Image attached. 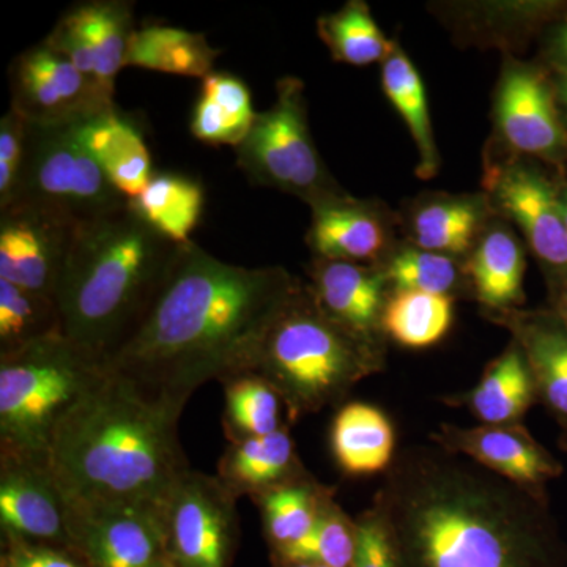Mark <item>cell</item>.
<instances>
[{"instance_id": "8d00e7d4", "label": "cell", "mask_w": 567, "mask_h": 567, "mask_svg": "<svg viewBox=\"0 0 567 567\" xmlns=\"http://www.w3.org/2000/svg\"><path fill=\"white\" fill-rule=\"evenodd\" d=\"M377 267L385 276L391 292L412 290L453 297L454 290L461 286L462 270L454 257L425 251L416 246L399 249Z\"/></svg>"}, {"instance_id": "f6af8a7d", "label": "cell", "mask_w": 567, "mask_h": 567, "mask_svg": "<svg viewBox=\"0 0 567 567\" xmlns=\"http://www.w3.org/2000/svg\"><path fill=\"white\" fill-rule=\"evenodd\" d=\"M561 100L565 103L567 110V84L566 82H561Z\"/></svg>"}, {"instance_id": "ee69618b", "label": "cell", "mask_w": 567, "mask_h": 567, "mask_svg": "<svg viewBox=\"0 0 567 567\" xmlns=\"http://www.w3.org/2000/svg\"><path fill=\"white\" fill-rule=\"evenodd\" d=\"M559 199H561L563 213H565L566 226H567V185L559 188Z\"/></svg>"}, {"instance_id": "d6a6232c", "label": "cell", "mask_w": 567, "mask_h": 567, "mask_svg": "<svg viewBox=\"0 0 567 567\" xmlns=\"http://www.w3.org/2000/svg\"><path fill=\"white\" fill-rule=\"evenodd\" d=\"M317 32L336 62L354 66L385 62L398 44L386 39L363 0H350L334 13L320 17Z\"/></svg>"}, {"instance_id": "4fadbf2b", "label": "cell", "mask_w": 567, "mask_h": 567, "mask_svg": "<svg viewBox=\"0 0 567 567\" xmlns=\"http://www.w3.org/2000/svg\"><path fill=\"white\" fill-rule=\"evenodd\" d=\"M429 440L537 495H547V484L565 472L561 462L537 442L524 423L473 427L445 423Z\"/></svg>"}, {"instance_id": "8fae6325", "label": "cell", "mask_w": 567, "mask_h": 567, "mask_svg": "<svg viewBox=\"0 0 567 567\" xmlns=\"http://www.w3.org/2000/svg\"><path fill=\"white\" fill-rule=\"evenodd\" d=\"M0 533L71 547V509L48 456L0 451Z\"/></svg>"}, {"instance_id": "484cf974", "label": "cell", "mask_w": 567, "mask_h": 567, "mask_svg": "<svg viewBox=\"0 0 567 567\" xmlns=\"http://www.w3.org/2000/svg\"><path fill=\"white\" fill-rule=\"evenodd\" d=\"M488 199L468 196L436 197L413 213L410 237L416 248L458 256L480 240L487 221Z\"/></svg>"}, {"instance_id": "7402d4cb", "label": "cell", "mask_w": 567, "mask_h": 567, "mask_svg": "<svg viewBox=\"0 0 567 567\" xmlns=\"http://www.w3.org/2000/svg\"><path fill=\"white\" fill-rule=\"evenodd\" d=\"M447 404L464 405L481 424H520L537 402L535 379L517 342L488 363L480 382Z\"/></svg>"}, {"instance_id": "ffe728a7", "label": "cell", "mask_w": 567, "mask_h": 567, "mask_svg": "<svg viewBox=\"0 0 567 567\" xmlns=\"http://www.w3.org/2000/svg\"><path fill=\"white\" fill-rule=\"evenodd\" d=\"M74 132L125 199L141 196L153 175L152 158L144 136L133 121L115 106L74 126Z\"/></svg>"}, {"instance_id": "4dcf8cb0", "label": "cell", "mask_w": 567, "mask_h": 567, "mask_svg": "<svg viewBox=\"0 0 567 567\" xmlns=\"http://www.w3.org/2000/svg\"><path fill=\"white\" fill-rule=\"evenodd\" d=\"M382 85L386 99L404 118L406 128L415 141L420 164L416 173L421 178H432L439 173V151L429 115L424 82L416 66L395 44L390 58L382 63Z\"/></svg>"}, {"instance_id": "6da1fadb", "label": "cell", "mask_w": 567, "mask_h": 567, "mask_svg": "<svg viewBox=\"0 0 567 567\" xmlns=\"http://www.w3.org/2000/svg\"><path fill=\"white\" fill-rule=\"evenodd\" d=\"M300 281L282 267H240L182 245L151 312L106 365L182 415L204 383L249 372Z\"/></svg>"}, {"instance_id": "bcb514c9", "label": "cell", "mask_w": 567, "mask_h": 567, "mask_svg": "<svg viewBox=\"0 0 567 567\" xmlns=\"http://www.w3.org/2000/svg\"><path fill=\"white\" fill-rule=\"evenodd\" d=\"M563 82H566V84H567V76L565 78V80H563Z\"/></svg>"}, {"instance_id": "d590c367", "label": "cell", "mask_w": 567, "mask_h": 567, "mask_svg": "<svg viewBox=\"0 0 567 567\" xmlns=\"http://www.w3.org/2000/svg\"><path fill=\"white\" fill-rule=\"evenodd\" d=\"M357 522L338 505L334 494L324 499L315 528L300 543L270 554V559L315 561L328 567H352L357 555Z\"/></svg>"}, {"instance_id": "277c9868", "label": "cell", "mask_w": 567, "mask_h": 567, "mask_svg": "<svg viewBox=\"0 0 567 567\" xmlns=\"http://www.w3.org/2000/svg\"><path fill=\"white\" fill-rule=\"evenodd\" d=\"M181 246L130 203L78 227L55 293L63 334L106 363L151 312Z\"/></svg>"}, {"instance_id": "836d02e7", "label": "cell", "mask_w": 567, "mask_h": 567, "mask_svg": "<svg viewBox=\"0 0 567 567\" xmlns=\"http://www.w3.org/2000/svg\"><path fill=\"white\" fill-rule=\"evenodd\" d=\"M224 385V432L230 443L271 434L282 427L279 394L262 377L245 372Z\"/></svg>"}, {"instance_id": "d4e9b609", "label": "cell", "mask_w": 567, "mask_h": 567, "mask_svg": "<svg viewBox=\"0 0 567 567\" xmlns=\"http://www.w3.org/2000/svg\"><path fill=\"white\" fill-rule=\"evenodd\" d=\"M221 51L208 43L204 33L173 25L152 24L136 29L126 52V66H136L177 76L205 80L213 73Z\"/></svg>"}, {"instance_id": "83f0119b", "label": "cell", "mask_w": 567, "mask_h": 567, "mask_svg": "<svg viewBox=\"0 0 567 567\" xmlns=\"http://www.w3.org/2000/svg\"><path fill=\"white\" fill-rule=\"evenodd\" d=\"M333 494V488L324 487L311 473H306L252 498L262 517L270 554L293 546L308 536L315 528L324 499Z\"/></svg>"}, {"instance_id": "44dd1931", "label": "cell", "mask_w": 567, "mask_h": 567, "mask_svg": "<svg viewBox=\"0 0 567 567\" xmlns=\"http://www.w3.org/2000/svg\"><path fill=\"white\" fill-rule=\"evenodd\" d=\"M306 473L309 472L298 457L289 427L282 425L271 434L230 443L219 458L216 476L237 498H256Z\"/></svg>"}, {"instance_id": "603a6c76", "label": "cell", "mask_w": 567, "mask_h": 567, "mask_svg": "<svg viewBox=\"0 0 567 567\" xmlns=\"http://www.w3.org/2000/svg\"><path fill=\"white\" fill-rule=\"evenodd\" d=\"M331 450L342 472L369 476L386 472L395 457V435L390 417L371 404L349 402L336 413Z\"/></svg>"}, {"instance_id": "74e56055", "label": "cell", "mask_w": 567, "mask_h": 567, "mask_svg": "<svg viewBox=\"0 0 567 567\" xmlns=\"http://www.w3.org/2000/svg\"><path fill=\"white\" fill-rule=\"evenodd\" d=\"M354 522L358 546L352 567H401L385 517L374 502Z\"/></svg>"}, {"instance_id": "5bb4252c", "label": "cell", "mask_w": 567, "mask_h": 567, "mask_svg": "<svg viewBox=\"0 0 567 567\" xmlns=\"http://www.w3.org/2000/svg\"><path fill=\"white\" fill-rule=\"evenodd\" d=\"M76 227L33 208L0 210V279L54 298Z\"/></svg>"}, {"instance_id": "2e32d148", "label": "cell", "mask_w": 567, "mask_h": 567, "mask_svg": "<svg viewBox=\"0 0 567 567\" xmlns=\"http://www.w3.org/2000/svg\"><path fill=\"white\" fill-rule=\"evenodd\" d=\"M495 114L499 134L514 151L546 159L565 155L567 134L539 71L507 63L496 92Z\"/></svg>"}, {"instance_id": "e575fe53", "label": "cell", "mask_w": 567, "mask_h": 567, "mask_svg": "<svg viewBox=\"0 0 567 567\" xmlns=\"http://www.w3.org/2000/svg\"><path fill=\"white\" fill-rule=\"evenodd\" d=\"M61 333V309L54 298L0 279V354Z\"/></svg>"}, {"instance_id": "9a60e30c", "label": "cell", "mask_w": 567, "mask_h": 567, "mask_svg": "<svg viewBox=\"0 0 567 567\" xmlns=\"http://www.w3.org/2000/svg\"><path fill=\"white\" fill-rule=\"evenodd\" d=\"M71 547L87 567H174L162 517L148 511H71Z\"/></svg>"}, {"instance_id": "30bf717a", "label": "cell", "mask_w": 567, "mask_h": 567, "mask_svg": "<svg viewBox=\"0 0 567 567\" xmlns=\"http://www.w3.org/2000/svg\"><path fill=\"white\" fill-rule=\"evenodd\" d=\"M10 110L39 126H76L114 110V95L89 80L61 52L33 44L9 66Z\"/></svg>"}, {"instance_id": "4316f807", "label": "cell", "mask_w": 567, "mask_h": 567, "mask_svg": "<svg viewBox=\"0 0 567 567\" xmlns=\"http://www.w3.org/2000/svg\"><path fill=\"white\" fill-rule=\"evenodd\" d=\"M256 114L248 85L234 74L213 71L203 80L192 133L204 144L235 148L248 136Z\"/></svg>"}, {"instance_id": "ab89813d", "label": "cell", "mask_w": 567, "mask_h": 567, "mask_svg": "<svg viewBox=\"0 0 567 567\" xmlns=\"http://www.w3.org/2000/svg\"><path fill=\"white\" fill-rule=\"evenodd\" d=\"M28 122L9 110L0 121V208L7 207L17 188L24 162Z\"/></svg>"}, {"instance_id": "d6986e66", "label": "cell", "mask_w": 567, "mask_h": 567, "mask_svg": "<svg viewBox=\"0 0 567 567\" xmlns=\"http://www.w3.org/2000/svg\"><path fill=\"white\" fill-rule=\"evenodd\" d=\"M309 287L324 311L353 331L385 342L382 317L388 301V284L377 265L312 259Z\"/></svg>"}, {"instance_id": "8992f818", "label": "cell", "mask_w": 567, "mask_h": 567, "mask_svg": "<svg viewBox=\"0 0 567 567\" xmlns=\"http://www.w3.org/2000/svg\"><path fill=\"white\" fill-rule=\"evenodd\" d=\"M104 371L63 333L0 354V451L48 456L55 427Z\"/></svg>"}, {"instance_id": "5b68a950", "label": "cell", "mask_w": 567, "mask_h": 567, "mask_svg": "<svg viewBox=\"0 0 567 567\" xmlns=\"http://www.w3.org/2000/svg\"><path fill=\"white\" fill-rule=\"evenodd\" d=\"M385 342L339 322L300 281L271 323L249 372L281 398L290 423L339 404L385 368Z\"/></svg>"}, {"instance_id": "e0dca14e", "label": "cell", "mask_w": 567, "mask_h": 567, "mask_svg": "<svg viewBox=\"0 0 567 567\" xmlns=\"http://www.w3.org/2000/svg\"><path fill=\"white\" fill-rule=\"evenodd\" d=\"M491 322L505 328L527 358L540 402L561 432L567 450V324L550 311L514 308L484 311Z\"/></svg>"}, {"instance_id": "f1b7e54d", "label": "cell", "mask_w": 567, "mask_h": 567, "mask_svg": "<svg viewBox=\"0 0 567 567\" xmlns=\"http://www.w3.org/2000/svg\"><path fill=\"white\" fill-rule=\"evenodd\" d=\"M204 188L199 182L175 173H153L151 182L130 205L142 221L175 245H186L200 221Z\"/></svg>"}, {"instance_id": "ba28073f", "label": "cell", "mask_w": 567, "mask_h": 567, "mask_svg": "<svg viewBox=\"0 0 567 567\" xmlns=\"http://www.w3.org/2000/svg\"><path fill=\"white\" fill-rule=\"evenodd\" d=\"M128 203L78 140L74 126L28 123L24 162L7 207L33 208L78 229Z\"/></svg>"}, {"instance_id": "ac0fdd59", "label": "cell", "mask_w": 567, "mask_h": 567, "mask_svg": "<svg viewBox=\"0 0 567 567\" xmlns=\"http://www.w3.org/2000/svg\"><path fill=\"white\" fill-rule=\"evenodd\" d=\"M306 241L316 259L380 265L385 260L390 230L374 204L344 194L311 207Z\"/></svg>"}, {"instance_id": "60d3db41", "label": "cell", "mask_w": 567, "mask_h": 567, "mask_svg": "<svg viewBox=\"0 0 567 567\" xmlns=\"http://www.w3.org/2000/svg\"><path fill=\"white\" fill-rule=\"evenodd\" d=\"M554 311L567 324V279L554 282Z\"/></svg>"}, {"instance_id": "cb8c5ba5", "label": "cell", "mask_w": 567, "mask_h": 567, "mask_svg": "<svg viewBox=\"0 0 567 567\" xmlns=\"http://www.w3.org/2000/svg\"><path fill=\"white\" fill-rule=\"evenodd\" d=\"M525 268L524 249L509 229L495 226L481 235L466 264L465 275L483 311H502L524 305Z\"/></svg>"}, {"instance_id": "b9f144b4", "label": "cell", "mask_w": 567, "mask_h": 567, "mask_svg": "<svg viewBox=\"0 0 567 567\" xmlns=\"http://www.w3.org/2000/svg\"><path fill=\"white\" fill-rule=\"evenodd\" d=\"M554 48L559 61L567 63V22L558 29L554 40Z\"/></svg>"}, {"instance_id": "7a4b0ae2", "label": "cell", "mask_w": 567, "mask_h": 567, "mask_svg": "<svg viewBox=\"0 0 567 567\" xmlns=\"http://www.w3.org/2000/svg\"><path fill=\"white\" fill-rule=\"evenodd\" d=\"M374 503L401 567H567L548 495L432 442L395 454Z\"/></svg>"}, {"instance_id": "7bdbcfd3", "label": "cell", "mask_w": 567, "mask_h": 567, "mask_svg": "<svg viewBox=\"0 0 567 567\" xmlns=\"http://www.w3.org/2000/svg\"><path fill=\"white\" fill-rule=\"evenodd\" d=\"M271 567H328L315 561H289V559H271Z\"/></svg>"}, {"instance_id": "7c38bea8", "label": "cell", "mask_w": 567, "mask_h": 567, "mask_svg": "<svg viewBox=\"0 0 567 567\" xmlns=\"http://www.w3.org/2000/svg\"><path fill=\"white\" fill-rule=\"evenodd\" d=\"M486 186L488 203L517 224L555 282L567 279V226L559 189L546 175L522 163L492 167Z\"/></svg>"}, {"instance_id": "f546056e", "label": "cell", "mask_w": 567, "mask_h": 567, "mask_svg": "<svg viewBox=\"0 0 567 567\" xmlns=\"http://www.w3.org/2000/svg\"><path fill=\"white\" fill-rule=\"evenodd\" d=\"M71 17L91 44L99 65V82L114 95L115 78L125 69L133 39L134 3L130 0H87L71 6Z\"/></svg>"}, {"instance_id": "1f68e13d", "label": "cell", "mask_w": 567, "mask_h": 567, "mask_svg": "<svg viewBox=\"0 0 567 567\" xmlns=\"http://www.w3.org/2000/svg\"><path fill=\"white\" fill-rule=\"evenodd\" d=\"M453 319V297L395 290L388 297L382 330L406 349H427L445 338Z\"/></svg>"}, {"instance_id": "f35d334b", "label": "cell", "mask_w": 567, "mask_h": 567, "mask_svg": "<svg viewBox=\"0 0 567 567\" xmlns=\"http://www.w3.org/2000/svg\"><path fill=\"white\" fill-rule=\"evenodd\" d=\"M0 567H87L76 550L21 537L2 536Z\"/></svg>"}, {"instance_id": "3957f363", "label": "cell", "mask_w": 567, "mask_h": 567, "mask_svg": "<svg viewBox=\"0 0 567 567\" xmlns=\"http://www.w3.org/2000/svg\"><path fill=\"white\" fill-rule=\"evenodd\" d=\"M181 416L106 365L48 447L70 509H141L162 517L167 496L192 468L178 440Z\"/></svg>"}, {"instance_id": "9c48e42d", "label": "cell", "mask_w": 567, "mask_h": 567, "mask_svg": "<svg viewBox=\"0 0 567 567\" xmlns=\"http://www.w3.org/2000/svg\"><path fill=\"white\" fill-rule=\"evenodd\" d=\"M237 496L218 476L189 468L162 511L174 567H230L238 544Z\"/></svg>"}, {"instance_id": "52a82bcc", "label": "cell", "mask_w": 567, "mask_h": 567, "mask_svg": "<svg viewBox=\"0 0 567 567\" xmlns=\"http://www.w3.org/2000/svg\"><path fill=\"white\" fill-rule=\"evenodd\" d=\"M234 152L237 166L254 185L290 194L309 207L347 194L317 152L305 84L298 78L276 82L275 103L257 112L248 136Z\"/></svg>"}]
</instances>
